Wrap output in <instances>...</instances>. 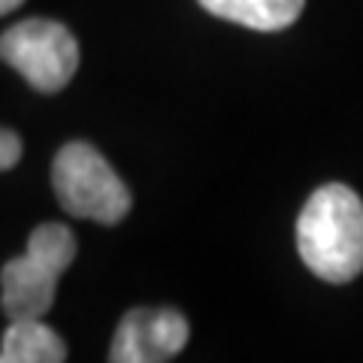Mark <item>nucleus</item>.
<instances>
[{
    "mask_svg": "<svg viewBox=\"0 0 363 363\" xmlns=\"http://www.w3.org/2000/svg\"><path fill=\"white\" fill-rule=\"evenodd\" d=\"M297 248L318 279L342 285L363 272V200L348 185L318 188L297 218Z\"/></svg>",
    "mask_w": 363,
    "mask_h": 363,
    "instance_id": "f257e3e1",
    "label": "nucleus"
},
{
    "mask_svg": "<svg viewBox=\"0 0 363 363\" xmlns=\"http://www.w3.org/2000/svg\"><path fill=\"white\" fill-rule=\"evenodd\" d=\"M76 236L64 224L33 227L25 255L0 269V306L9 321L43 318L55 303L58 276L73 264Z\"/></svg>",
    "mask_w": 363,
    "mask_h": 363,
    "instance_id": "f03ea898",
    "label": "nucleus"
},
{
    "mask_svg": "<svg viewBox=\"0 0 363 363\" xmlns=\"http://www.w3.org/2000/svg\"><path fill=\"white\" fill-rule=\"evenodd\" d=\"M52 185L61 206L85 221L118 224L130 212V191L94 145L67 143L55 155Z\"/></svg>",
    "mask_w": 363,
    "mask_h": 363,
    "instance_id": "7ed1b4c3",
    "label": "nucleus"
},
{
    "mask_svg": "<svg viewBox=\"0 0 363 363\" xmlns=\"http://www.w3.org/2000/svg\"><path fill=\"white\" fill-rule=\"evenodd\" d=\"M0 61L37 91H61L79 67L76 37L61 21L28 18L0 33Z\"/></svg>",
    "mask_w": 363,
    "mask_h": 363,
    "instance_id": "20e7f679",
    "label": "nucleus"
},
{
    "mask_svg": "<svg viewBox=\"0 0 363 363\" xmlns=\"http://www.w3.org/2000/svg\"><path fill=\"white\" fill-rule=\"evenodd\" d=\"M188 321L176 309H130L109 348L112 363H161L188 345Z\"/></svg>",
    "mask_w": 363,
    "mask_h": 363,
    "instance_id": "39448f33",
    "label": "nucleus"
},
{
    "mask_svg": "<svg viewBox=\"0 0 363 363\" xmlns=\"http://www.w3.org/2000/svg\"><path fill=\"white\" fill-rule=\"evenodd\" d=\"M67 360L64 339L43 324V318H16L9 321L4 342H0V363H61Z\"/></svg>",
    "mask_w": 363,
    "mask_h": 363,
    "instance_id": "423d86ee",
    "label": "nucleus"
},
{
    "mask_svg": "<svg viewBox=\"0 0 363 363\" xmlns=\"http://www.w3.org/2000/svg\"><path fill=\"white\" fill-rule=\"evenodd\" d=\"M209 16L252 30H285L300 18L306 0H197Z\"/></svg>",
    "mask_w": 363,
    "mask_h": 363,
    "instance_id": "0eeeda50",
    "label": "nucleus"
},
{
    "mask_svg": "<svg viewBox=\"0 0 363 363\" xmlns=\"http://www.w3.org/2000/svg\"><path fill=\"white\" fill-rule=\"evenodd\" d=\"M21 161V140L18 133L0 128V173L9 167H16Z\"/></svg>",
    "mask_w": 363,
    "mask_h": 363,
    "instance_id": "6e6552de",
    "label": "nucleus"
},
{
    "mask_svg": "<svg viewBox=\"0 0 363 363\" xmlns=\"http://www.w3.org/2000/svg\"><path fill=\"white\" fill-rule=\"evenodd\" d=\"M25 0H0V16H6V13H13V9H18Z\"/></svg>",
    "mask_w": 363,
    "mask_h": 363,
    "instance_id": "1a4fd4ad",
    "label": "nucleus"
}]
</instances>
